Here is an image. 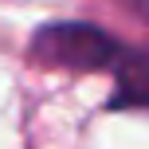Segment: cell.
<instances>
[{"mask_svg":"<svg viewBox=\"0 0 149 149\" xmlns=\"http://www.w3.org/2000/svg\"><path fill=\"white\" fill-rule=\"evenodd\" d=\"M122 4H126L134 16H141V20L149 24V0H122Z\"/></svg>","mask_w":149,"mask_h":149,"instance_id":"obj_3","label":"cell"},{"mask_svg":"<svg viewBox=\"0 0 149 149\" xmlns=\"http://www.w3.org/2000/svg\"><path fill=\"white\" fill-rule=\"evenodd\" d=\"M110 71H114V94L106 110H149V47L122 43Z\"/></svg>","mask_w":149,"mask_h":149,"instance_id":"obj_2","label":"cell"},{"mask_svg":"<svg viewBox=\"0 0 149 149\" xmlns=\"http://www.w3.org/2000/svg\"><path fill=\"white\" fill-rule=\"evenodd\" d=\"M122 39L90 20H51L31 36V59L59 71H110Z\"/></svg>","mask_w":149,"mask_h":149,"instance_id":"obj_1","label":"cell"}]
</instances>
